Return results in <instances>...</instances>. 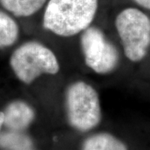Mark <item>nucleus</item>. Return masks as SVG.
<instances>
[{
  "mask_svg": "<svg viewBox=\"0 0 150 150\" xmlns=\"http://www.w3.org/2000/svg\"><path fill=\"white\" fill-rule=\"evenodd\" d=\"M4 112H0V130L2 126L4 125Z\"/></svg>",
  "mask_w": 150,
  "mask_h": 150,
  "instance_id": "nucleus-12",
  "label": "nucleus"
},
{
  "mask_svg": "<svg viewBox=\"0 0 150 150\" xmlns=\"http://www.w3.org/2000/svg\"><path fill=\"white\" fill-rule=\"evenodd\" d=\"M98 5V0H49L43 27L61 37L76 35L90 27Z\"/></svg>",
  "mask_w": 150,
  "mask_h": 150,
  "instance_id": "nucleus-1",
  "label": "nucleus"
},
{
  "mask_svg": "<svg viewBox=\"0 0 150 150\" xmlns=\"http://www.w3.org/2000/svg\"><path fill=\"white\" fill-rule=\"evenodd\" d=\"M139 5L150 10V0H134Z\"/></svg>",
  "mask_w": 150,
  "mask_h": 150,
  "instance_id": "nucleus-11",
  "label": "nucleus"
},
{
  "mask_svg": "<svg viewBox=\"0 0 150 150\" xmlns=\"http://www.w3.org/2000/svg\"><path fill=\"white\" fill-rule=\"evenodd\" d=\"M4 114V125L13 131H22L26 129L35 116L32 108L23 101H14L9 103Z\"/></svg>",
  "mask_w": 150,
  "mask_h": 150,
  "instance_id": "nucleus-6",
  "label": "nucleus"
},
{
  "mask_svg": "<svg viewBox=\"0 0 150 150\" xmlns=\"http://www.w3.org/2000/svg\"><path fill=\"white\" fill-rule=\"evenodd\" d=\"M45 2L46 0H0L4 8L18 17L33 15L43 7Z\"/></svg>",
  "mask_w": 150,
  "mask_h": 150,
  "instance_id": "nucleus-8",
  "label": "nucleus"
},
{
  "mask_svg": "<svg viewBox=\"0 0 150 150\" xmlns=\"http://www.w3.org/2000/svg\"><path fill=\"white\" fill-rule=\"evenodd\" d=\"M68 120L74 129L88 131L101 120V106L98 93L93 87L83 81L69 86L65 95Z\"/></svg>",
  "mask_w": 150,
  "mask_h": 150,
  "instance_id": "nucleus-3",
  "label": "nucleus"
},
{
  "mask_svg": "<svg viewBox=\"0 0 150 150\" xmlns=\"http://www.w3.org/2000/svg\"><path fill=\"white\" fill-rule=\"evenodd\" d=\"M18 36V27L11 17L0 11V48L10 46Z\"/></svg>",
  "mask_w": 150,
  "mask_h": 150,
  "instance_id": "nucleus-10",
  "label": "nucleus"
},
{
  "mask_svg": "<svg viewBox=\"0 0 150 150\" xmlns=\"http://www.w3.org/2000/svg\"><path fill=\"white\" fill-rule=\"evenodd\" d=\"M81 48L86 65L97 74L111 73L118 64V49L101 29L88 27L81 35Z\"/></svg>",
  "mask_w": 150,
  "mask_h": 150,
  "instance_id": "nucleus-5",
  "label": "nucleus"
},
{
  "mask_svg": "<svg viewBox=\"0 0 150 150\" xmlns=\"http://www.w3.org/2000/svg\"><path fill=\"white\" fill-rule=\"evenodd\" d=\"M82 150H128L122 141L108 133L92 135L84 141Z\"/></svg>",
  "mask_w": 150,
  "mask_h": 150,
  "instance_id": "nucleus-7",
  "label": "nucleus"
},
{
  "mask_svg": "<svg viewBox=\"0 0 150 150\" xmlns=\"http://www.w3.org/2000/svg\"><path fill=\"white\" fill-rule=\"evenodd\" d=\"M10 65L24 83H31L42 74H56L59 71L56 55L38 42H28L17 48L11 56Z\"/></svg>",
  "mask_w": 150,
  "mask_h": 150,
  "instance_id": "nucleus-2",
  "label": "nucleus"
},
{
  "mask_svg": "<svg viewBox=\"0 0 150 150\" xmlns=\"http://www.w3.org/2000/svg\"><path fill=\"white\" fill-rule=\"evenodd\" d=\"M115 26L125 56L132 62L144 58L150 47V18L139 9L129 8L119 13Z\"/></svg>",
  "mask_w": 150,
  "mask_h": 150,
  "instance_id": "nucleus-4",
  "label": "nucleus"
},
{
  "mask_svg": "<svg viewBox=\"0 0 150 150\" xmlns=\"http://www.w3.org/2000/svg\"><path fill=\"white\" fill-rule=\"evenodd\" d=\"M0 147L5 150H31L32 141L20 131L12 130L0 135Z\"/></svg>",
  "mask_w": 150,
  "mask_h": 150,
  "instance_id": "nucleus-9",
  "label": "nucleus"
}]
</instances>
